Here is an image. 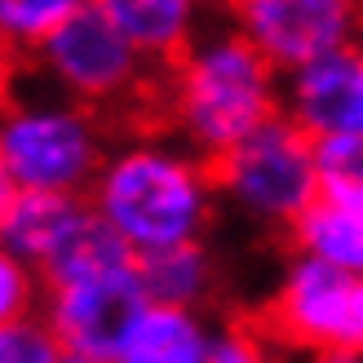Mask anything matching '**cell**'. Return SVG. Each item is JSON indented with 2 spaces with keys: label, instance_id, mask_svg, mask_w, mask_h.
<instances>
[{
  "label": "cell",
  "instance_id": "cell-1",
  "mask_svg": "<svg viewBox=\"0 0 363 363\" xmlns=\"http://www.w3.org/2000/svg\"><path fill=\"white\" fill-rule=\"evenodd\" d=\"M217 182L208 155L164 138H138L102 155L89 182V208L138 252L204 240Z\"/></svg>",
  "mask_w": 363,
  "mask_h": 363
},
{
  "label": "cell",
  "instance_id": "cell-2",
  "mask_svg": "<svg viewBox=\"0 0 363 363\" xmlns=\"http://www.w3.org/2000/svg\"><path fill=\"white\" fill-rule=\"evenodd\" d=\"M279 106V71L235 27L195 31L173 71V124L199 155H222Z\"/></svg>",
  "mask_w": 363,
  "mask_h": 363
},
{
  "label": "cell",
  "instance_id": "cell-3",
  "mask_svg": "<svg viewBox=\"0 0 363 363\" xmlns=\"http://www.w3.org/2000/svg\"><path fill=\"white\" fill-rule=\"evenodd\" d=\"M0 155L23 191L84 195L106 155V138L84 102L9 98L0 106Z\"/></svg>",
  "mask_w": 363,
  "mask_h": 363
},
{
  "label": "cell",
  "instance_id": "cell-4",
  "mask_svg": "<svg viewBox=\"0 0 363 363\" xmlns=\"http://www.w3.org/2000/svg\"><path fill=\"white\" fill-rule=\"evenodd\" d=\"M213 160L217 191L262 226H293V217L319 195L315 138L293 116H266Z\"/></svg>",
  "mask_w": 363,
  "mask_h": 363
},
{
  "label": "cell",
  "instance_id": "cell-5",
  "mask_svg": "<svg viewBox=\"0 0 363 363\" xmlns=\"http://www.w3.org/2000/svg\"><path fill=\"white\" fill-rule=\"evenodd\" d=\"M31 53L40 58L45 80L62 98L84 106H111L129 98L142 84V71H147V58L89 0L76 13H67Z\"/></svg>",
  "mask_w": 363,
  "mask_h": 363
},
{
  "label": "cell",
  "instance_id": "cell-6",
  "mask_svg": "<svg viewBox=\"0 0 363 363\" xmlns=\"http://www.w3.org/2000/svg\"><path fill=\"white\" fill-rule=\"evenodd\" d=\"M266 319L297 350H346L363 359V275L297 257L279 275Z\"/></svg>",
  "mask_w": 363,
  "mask_h": 363
},
{
  "label": "cell",
  "instance_id": "cell-7",
  "mask_svg": "<svg viewBox=\"0 0 363 363\" xmlns=\"http://www.w3.org/2000/svg\"><path fill=\"white\" fill-rule=\"evenodd\" d=\"M230 13L275 71L350 49L363 31V0H230Z\"/></svg>",
  "mask_w": 363,
  "mask_h": 363
},
{
  "label": "cell",
  "instance_id": "cell-8",
  "mask_svg": "<svg viewBox=\"0 0 363 363\" xmlns=\"http://www.w3.org/2000/svg\"><path fill=\"white\" fill-rule=\"evenodd\" d=\"M142 301L147 297H142L138 270L120 266V270H102V275L49 284L45 323L71 359H116Z\"/></svg>",
  "mask_w": 363,
  "mask_h": 363
},
{
  "label": "cell",
  "instance_id": "cell-9",
  "mask_svg": "<svg viewBox=\"0 0 363 363\" xmlns=\"http://www.w3.org/2000/svg\"><path fill=\"white\" fill-rule=\"evenodd\" d=\"M288 116L311 138H363V49H337L288 71Z\"/></svg>",
  "mask_w": 363,
  "mask_h": 363
},
{
  "label": "cell",
  "instance_id": "cell-10",
  "mask_svg": "<svg viewBox=\"0 0 363 363\" xmlns=\"http://www.w3.org/2000/svg\"><path fill=\"white\" fill-rule=\"evenodd\" d=\"M208 341L213 328L204 323L199 306L142 301L116 350V363H204Z\"/></svg>",
  "mask_w": 363,
  "mask_h": 363
},
{
  "label": "cell",
  "instance_id": "cell-11",
  "mask_svg": "<svg viewBox=\"0 0 363 363\" xmlns=\"http://www.w3.org/2000/svg\"><path fill=\"white\" fill-rule=\"evenodd\" d=\"M142 58H177L195 40L208 0H89Z\"/></svg>",
  "mask_w": 363,
  "mask_h": 363
},
{
  "label": "cell",
  "instance_id": "cell-12",
  "mask_svg": "<svg viewBox=\"0 0 363 363\" xmlns=\"http://www.w3.org/2000/svg\"><path fill=\"white\" fill-rule=\"evenodd\" d=\"M89 208L84 195H67V191H23L18 186L5 217H0V244L13 248L23 262L40 270L58 240L76 226V217Z\"/></svg>",
  "mask_w": 363,
  "mask_h": 363
},
{
  "label": "cell",
  "instance_id": "cell-13",
  "mask_svg": "<svg viewBox=\"0 0 363 363\" xmlns=\"http://www.w3.org/2000/svg\"><path fill=\"white\" fill-rule=\"evenodd\" d=\"M293 240L301 257L363 275V204L337 195H315L293 217Z\"/></svg>",
  "mask_w": 363,
  "mask_h": 363
},
{
  "label": "cell",
  "instance_id": "cell-14",
  "mask_svg": "<svg viewBox=\"0 0 363 363\" xmlns=\"http://www.w3.org/2000/svg\"><path fill=\"white\" fill-rule=\"evenodd\" d=\"M133 270H138L142 297L164 301V306H204L213 297V284H217V262L204 248V240L138 252Z\"/></svg>",
  "mask_w": 363,
  "mask_h": 363
},
{
  "label": "cell",
  "instance_id": "cell-15",
  "mask_svg": "<svg viewBox=\"0 0 363 363\" xmlns=\"http://www.w3.org/2000/svg\"><path fill=\"white\" fill-rule=\"evenodd\" d=\"M120 266H133V248L94 208H84L76 217V226L58 240V248L40 262V279L62 284V279H84V275H102V270H120Z\"/></svg>",
  "mask_w": 363,
  "mask_h": 363
},
{
  "label": "cell",
  "instance_id": "cell-16",
  "mask_svg": "<svg viewBox=\"0 0 363 363\" xmlns=\"http://www.w3.org/2000/svg\"><path fill=\"white\" fill-rule=\"evenodd\" d=\"M315 177H319V195L363 204V138L354 133L315 138Z\"/></svg>",
  "mask_w": 363,
  "mask_h": 363
},
{
  "label": "cell",
  "instance_id": "cell-17",
  "mask_svg": "<svg viewBox=\"0 0 363 363\" xmlns=\"http://www.w3.org/2000/svg\"><path fill=\"white\" fill-rule=\"evenodd\" d=\"M80 5L84 0H0V40L9 49H35Z\"/></svg>",
  "mask_w": 363,
  "mask_h": 363
},
{
  "label": "cell",
  "instance_id": "cell-18",
  "mask_svg": "<svg viewBox=\"0 0 363 363\" xmlns=\"http://www.w3.org/2000/svg\"><path fill=\"white\" fill-rule=\"evenodd\" d=\"M71 354L62 350V341L53 337V328L35 315L0 323V363H67Z\"/></svg>",
  "mask_w": 363,
  "mask_h": 363
},
{
  "label": "cell",
  "instance_id": "cell-19",
  "mask_svg": "<svg viewBox=\"0 0 363 363\" xmlns=\"http://www.w3.org/2000/svg\"><path fill=\"white\" fill-rule=\"evenodd\" d=\"M35 297H40V270L0 244V323L35 315Z\"/></svg>",
  "mask_w": 363,
  "mask_h": 363
},
{
  "label": "cell",
  "instance_id": "cell-20",
  "mask_svg": "<svg viewBox=\"0 0 363 363\" xmlns=\"http://www.w3.org/2000/svg\"><path fill=\"white\" fill-rule=\"evenodd\" d=\"M204 363H275L270 354V341L257 328H244V323H230V328H217Z\"/></svg>",
  "mask_w": 363,
  "mask_h": 363
},
{
  "label": "cell",
  "instance_id": "cell-21",
  "mask_svg": "<svg viewBox=\"0 0 363 363\" xmlns=\"http://www.w3.org/2000/svg\"><path fill=\"white\" fill-rule=\"evenodd\" d=\"M13 98V49L0 40V106Z\"/></svg>",
  "mask_w": 363,
  "mask_h": 363
},
{
  "label": "cell",
  "instance_id": "cell-22",
  "mask_svg": "<svg viewBox=\"0 0 363 363\" xmlns=\"http://www.w3.org/2000/svg\"><path fill=\"white\" fill-rule=\"evenodd\" d=\"M13 191H18V182H13V173H9V164H5V155H0V217H5Z\"/></svg>",
  "mask_w": 363,
  "mask_h": 363
},
{
  "label": "cell",
  "instance_id": "cell-23",
  "mask_svg": "<svg viewBox=\"0 0 363 363\" xmlns=\"http://www.w3.org/2000/svg\"><path fill=\"white\" fill-rule=\"evenodd\" d=\"M315 363H363V359L346 354V350H323V354H315Z\"/></svg>",
  "mask_w": 363,
  "mask_h": 363
},
{
  "label": "cell",
  "instance_id": "cell-24",
  "mask_svg": "<svg viewBox=\"0 0 363 363\" xmlns=\"http://www.w3.org/2000/svg\"><path fill=\"white\" fill-rule=\"evenodd\" d=\"M67 363H116V359H67Z\"/></svg>",
  "mask_w": 363,
  "mask_h": 363
}]
</instances>
